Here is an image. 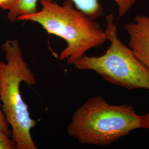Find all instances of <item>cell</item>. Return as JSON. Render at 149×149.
Wrapping results in <instances>:
<instances>
[{"instance_id": "1", "label": "cell", "mask_w": 149, "mask_h": 149, "mask_svg": "<svg viewBox=\"0 0 149 149\" xmlns=\"http://www.w3.org/2000/svg\"><path fill=\"white\" fill-rule=\"evenodd\" d=\"M40 10L21 16L17 21L37 23L49 34L64 39L67 45L59 58L66 60L67 64L74 65L87 51L107 41L105 31L77 10L71 0H65L62 5L50 0H40Z\"/></svg>"}, {"instance_id": "2", "label": "cell", "mask_w": 149, "mask_h": 149, "mask_svg": "<svg viewBox=\"0 0 149 149\" xmlns=\"http://www.w3.org/2000/svg\"><path fill=\"white\" fill-rule=\"evenodd\" d=\"M1 49L6 61H0V100L2 110L11 127V138L17 149H36L31 130L36 126L37 122L31 117L20 87L22 82L36 85L37 79L24 59L17 40H6Z\"/></svg>"}, {"instance_id": "3", "label": "cell", "mask_w": 149, "mask_h": 149, "mask_svg": "<svg viewBox=\"0 0 149 149\" xmlns=\"http://www.w3.org/2000/svg\"><path fill=\"white\" fill-rule=\"evenodd\" d=\"M144 128L143 117L127 104L112 105L101 96L91 97L74 111L67 127L70 138L84 145L107 146Z\"/></svg>"}, {"instance_id": "4", "label": "cell", "mask_w": 149, "mask_h": 149, "mask_svg": "<svg viewBox=\"0 0 149 149\" xmlns=\"http://www.w3.org/2000/svg\"><path fill=\"white\" fill-rule=\"evenodd\" d=\"M106 21L107 39L111 43L106 52L100 56L85 54L74 63V68L95 71L108 82L128 90H149V70L119 39L112 14L106 17Z\"/></svg>"}, {"instance_id": "5", "label": "cell", "mask_w": 149, "mask_h": 149, "mask_svg": "<svg viewBox=\"0 0 149 149\" xmlns=\"http://www.w3.org/2000/svg\"><path fill=\"white\" fill-rule=\"evenodd\" d=\"M129 36V47L149 71V17L136 16L125 25Z\"/></svg>"}, {"instance_id": "6", "label": "cell", "mask_w": 149, "mask_h": 149, "mask_svg": "<svg viewBox=\"0 0 149 149\" xmlns=\"http://www.w3.org/2000/svg\"><path fill=\"white\" fill-rule=\"evenodd\" d=\"M53 1V0H50ZM75 7L93 20L103 15L99 0H71ZM118 6V17L121 18L130 11L138 0H113Z\"/></svg>"}, {"instance_id": "7", "label": "cell", "mask_w": 149, "mask_h": 149, "mask_svg": "<svg viewBox=\"0 0 149 149\" xmlns=\"http://www.w3.org/2000/svg\"><path fill=\"white\" fill-rule=\"evenodd\" d=\"M39 0H18L16 5L8 11L7 18L11 22H15L21 16L34 13L38 11Z\"/></svg>"}, {"instance_id": "8", "label": "cell", "mask_w": 149, "mask_h": 149, "mask_svg": "<svg viewBox=\"0 0 149 149\" xmlns=\"http://www.w3.org/2000/svg\"><path fill=\"white\" fill-rule=\"evenodd\" d=\"M0 149H17L13 139L2 131H0Z\"/></svg>"}, {"instance_id": "9", "label": "cell", "mask_w": 149, "mask_h": 149, "mask_svg": "<svg viewBox=\"0 0 149 149\" xmlns=\"http://www.w3.org/2000/svg\"><path fill=\"white\" fill-rule=\"evenodd\" d=\"M0 131H2L7 135L11 136V130L10 129V125L7 122L5 116L2 110L1 102L0 100Z\"/></svg>"}, {"instance_id": "10", "label": "cell", "mask_w": 149, "mask_h": 149, "mask_svg": "<svg viewBox=\"0 0 149 149\" xmlns=\"http://www.w3.org/2000/svg\"><path fill=\"white\" fill-rule=\"evenodd\" d=\"M18 0H0V8L9 11L16 5Z\"/></svg>"}, {"instance_id": "11", "label": "cell", "mask_w": 149, "mask_h": 149, "mask_svg": "<svg viewBox=\"0 0 149 149\" xmlns=\"http://www.w3.org/2000/svg\"><path fill=\"white\" fill-rule=\"evenodd\" d=\"M143 119L144 123V128L149 130V112L145 114V116H142Z\"/></svg>"}]
</instances>
